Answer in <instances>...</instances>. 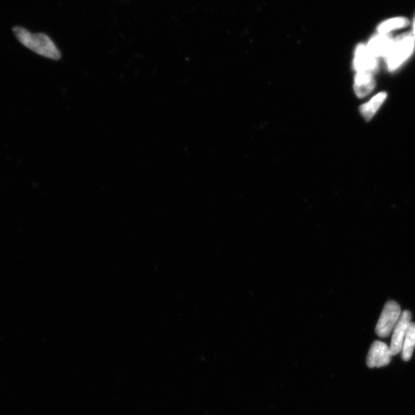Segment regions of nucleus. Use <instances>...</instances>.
<instances>
[{
	"mask_svg": "<svg viewBox=\"0 0 415 415\" xmlns=\"http://www.w3.org/2000/svg\"><path fill=\"white\" fill-rule=\"evenodd\" d=\"M411 322V313L409 311H404L395 327L392 341H390L389 347L393 356L402 353L405 334Z\"/></svg>",
	"mask_w": 415,
	"mask_h": 415,
	"instance_id": "obj_5",
	"label": "nucleus"
},
{
	"mask_svg": "<svg viewBox=\"0 0 415 415\" xmlns=\"http://www.w3.org/2000/svg\"><path fill=\"white\" fill-rule=\"evenodd\" d=\"M393 42L386 34H379L374 36L367 47L374 57H387Z\"/></svg>",
	"mask_w": 415,
	"mask_h": 415,
	"instance_id": "obj_7",
	"label": "nucleus"
},
{
	"mask_svg": "<svg viewBox=\"0 0 415 415\" xmlns=\"http://www.w3.org/2000/svg\"><path fill=\"white\" fill-rule=\"evenodd\" d=\"M392 353L386 343L375 341L367 356V365L369 368H381L388 365L392 361Z\"/></svg>",
	"mask_w": 415,
	"mask_h": 415,
	"instance_id": "obj_4",
	"label": "nucleus"
},
{
	"mask_svg": "<svg viewBox=\"0 0 415 415\" xmlns=\"http://www.w3.org/2000/svg\"><path fill=\"white\" fill-rule=\"evenodd\" d=\"M15 37L24 46L32 51L46 58L59 60L61 53L52 39L43 34H31L30 32L20 27L13 28Z\"/></svg>",
	"mask_w": 415,
	"mask_h": 415,
	"instance_id": "obj_1",
	"label": "nucleus"
},
{
	"mask_svg": "<svg viewBox=\"0 0 415 415\" xmlns=\"http://www.w3.org/2000/svg\"><path fill=\"white\" fill-rule=\"evenodd\" d=\"M414 48V37L411 34H404L396 39L386 57L388 69L393 71L400 67L410 57Z\"/></svg>",
	"mask_w": 415,
	"mask_h": 415,
	"instance_id": "obj_2",
	"label": "nucleus"
},
{
	"mask_svg": "<svg viewBox=\"0 0 415 415\" xmlns=\"http://www.w3.org/2000/svg\"><path fill=\"white\" fill-rule=\"evenodd\" d=\"M415 348V323L411 322L407 330L402 349V358L404 361L411 360Z\"/></svg>",
	"mask_w": 415,
	"mask_h": 415,
	"instance_id": "obj_10",
	"label": "nucleus"
},
{
	"mask_svg": "<svg viewBox=\"0 0 415 415\" xmlns=\"http://www.w3.org/2000/svg\"><path fill=\"white\" fill-rule=\"evenodd\" d=\"M408 20L404 18H395L389 20L381 24L378 28L380 34H386L397 29H400L408 25Z\"/></svg>",
	"mask_w": 415,
	"mask_h": 415,
	"instance_id": "obj_11",
	"label": "nucleus"
},
{
	"mask_svg": "<svg viewBox=\"0 0 415 415\" xmlns=\"http://www.w3.org/2000/svg\"><path fill=\"white\" fill-rule=\"evenodd\" d=\"M354 67L357 72H367L372 74L377 68L376 57L369 52L368 47L359 45L357 47L354 60Z\"/></svg>",
	"mask_w": 415,
	"mask_h": 415,
	"instance_id": "obj_6",
	"label": "nucleus"
},
{
	"mask_svg": "<svg viewBox=\"0 0 415 415\" xmlns=\"http://www.w3.org/2000/svg\"><path fill=\"white\" fill-rule=\"evenodd\" d=\"M375 81L372 74L367 72H357L355 78L354 89L358 97L363 98L374 89Z\"/></svg>",
	"mask_w": 415,
	"mask_h": 415,
	"instance_id": "obj_8",
	"label": "nucleus"
},
{
	"mask_svg": "<svg viewBox=\"0 0 415 415\" xmlns=\"http://www.w3.org/2000/svg\"><path fill=\"white\" fill-rule=\"evenodd\" d=\"M386 97V93H381L375 95L368 103H365L361 107V113L366 121H370L374 114L377 113Z\"/></svg>",
	"mask_w": 415,
	"mask_h": 415,
	"instance_id": "obj_9",
	"label": "nucleus"
},
{
	"mask_svg": "<svg viewBox=\"0 0 415 415\" xmlns=\"http://www.w3.org/2000/svg\"><path fill=\"white\" fill-rule=\"evenodd\" d=\"M414 37L415 39V22H414Z\"/></svg>",
	"mask_w": 415,
	"mask_h": 415,
	"instance_id": "obj_12",
	"label": "nucleus"
},
{
	"mask_svg": "<svg viewBox=\"0 0 415 415\" xmlns=\"http://www.w3.org/2000/svg\"><path fill=\"white\" fill-rule=\"evenodd\" d=\"M401 307L394 301H388L383 308L375 332L381 338H386L392 333L402 315Z\"/></svg>",
	"mask_w": 415,
	"mask_h": 415,
	"instance_id": "obj_3",
	"label": "nucleus"
}]
</instances>
